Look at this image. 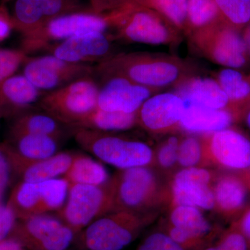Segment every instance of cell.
<instances>
[{"label":"cell","mask_w":250,"mask_h":250,"mask_svg":"<svg viewBox=\"0 0 250 250\" xmlns=\"http://www.w3.org/2000/svg\"><path fill=\"white\" fill-rule=\"evenodd\" d=\"M179 139L175 136L169 138L161 146L158 152V160L161 166L170 167L175 164L178 157Z\"/></svg>","instance_id":"obj_37"},{"label":"cell","mask_w":250,"mask_h":250,"mask_svg":"<svg viewBox=\"0 0 250 250\" xmlns=\"http://www.w3.org/2000/svg\"><path fill=\"white\" fill-rule=\"evenodd\" d=\"M113 40L106 32L93 31L49 46L45 49L57 58L75 63H100L113 56Z\"/></svg>","instance_id":"obj_15"},{"label":"cell","mask_w":250,"mask_h":250,"mask_svg":"<svg viewBox=\"0 0 250 250\" xmlns=\"http://www.w3.org/2000/svg\"><path fill=\"white\" fill-rule=\"evenodd\" d=\"M104 83L99 86L98 108L104 111L137 113L143 104L157 90L137 84L113 74H100Z\"/></svg>","instance_id":"obj_13"},{"label":"cell","mask_w":250,"mask_h":250,"mask_svg":"<svg viewBox=\"0 0 250 250\" xmlns=\"http://www.w3.org/2000/svg\"><path fill=\"white\" fill-rule=\"evenodd\" d=\"M202 156V146L195 137H187L179 143L177 161L184 167H191L198 164Z\"/></svg>","instance_id":"obj_34"},{"label":"cell","mask_w":250,"mask_h":250,"mask_svg":"<svg viewBox=\"0 0 250 250\" xmlns=\"http://www.w3.org/2000/svg\"><path fill=\"white\" fill-rule=\"evenodd\" d=\"M0 250H27L21 242L13 237L0 241Z\"/></svg>","instance_id":"obj_42"},{"label":"cell","mask_w":250,"mask_h":250,"mask_svg":"<svg viewBox=\"0 0 250 250\" xmlns=\"http://www.w3.org/2000/svg\"><path fill=\"white\" fill-rule=\"evenodd\" d=\"M177 93L186 104H194L211 109H225L229 100L216 80L208 77L187 79L177 85Z\"/></svg>","instance_id":"obj_22"},{"label":"cell","mask_w":250,"mask_h":250,"mask_svg":"<svg viewBox=\"0 0 250 250\" xmlns=\"http://www.w3.org/2000/svg\"><path fill=\"white\" fill-rule=\"evenodd\" d=\"M164 232L186 250H198L210 243L213 228L196 207L178 206Z\"/></svg>","instance_id":"obj_16"},{"label":"cell","mask_w":250,"mask_h":250,"mask_svg":"<svg viewBox=\"0 0 250 250\" xmlns=\"http://www.w3.org/2000/svg\"><path fill=\"white\" fill-rule=\"evenodd\" d=\"M243 36L246 42L248 54L250 56V26L246 28L244 35Z\"/></svg>","instance_id":"obj_44"},{"label":"cell","mask_w":250,"mask_h":250,"mask_svg":"<svg viewBox=\"0 0 250 250\" xmlns=\"http://www.w3.org/2000/svg\"><path fill=\"white\" fill-rule=\"evenodd\" d=\"M133 1H134V2L137 3V2H138V1H139V0H133Z\"/></svg>","instance_id":"obj_48"},{"label":"cell","mask_w":250,"mask_h":250,"mask_svg":"<svg viewBox=\"0 0 250 250\" xmlns=\"http://www.w3.org/2000/svg\"><path fill=\"white\" fill-rule=\"evenodd\" d=\"M3 147L9 159L13 174L17 176L20 182L38 183L63 177L71 166L75 154L57 152L54 155L39 161H27L18 157Z\"/></svg>","instance_id":"obj_19"},{"label":"cell","mask_w":250,"mask_h":250,"mask_svg":"<svg viewBox=\"0 0 250 250\" xmlns=\"http://www.w3.org/2000/svg\"><path fill=\"white\" fill-rule=\"evenodd\" d=\"M136 124L137 113L104 111L97 108L70 128L116 132L131 129Z\"/></svg>","instance_id":"obj_26"},{"label":"cell","mask_w":250,"mask_h":250,"mask_svg":"<svg viewBox=\"0 0 250 250\" xmlns=\"http://www.w3.org/2000/svg\"></svg>","instance_id":"obj_49"},{"label":"cell","mask_w":250,"mask_h":250,"mask_svg":"<svg viewBox=\"0 0 250 250\" xmlns=\"http://www.w3.org/2000/svg\"><path fill=\"white\" fill-rule=\"evenodd\" d=\"M220 18L229 25L241 29L250 22V0H215Z\"/></svg>","instance_id":"obj_32"},{"label":"cell","mask_w":250,"mask_h":250,"mask_svg":"<svg viewBox=\"0 0 250 250\" xmlns=\"http://www.w3.org/2000/svg\"><path fill=\"white\" fill-rule=\"evenodd\" d=\"M113 29L126 42L150 45H173L180 40L179 31L155 10L131 2L114 11Z\"/></svg>","instance_id":"obj_3"},{"label":"cell","mask_w":250,"mask_h":250,"mask_svg":"<svg viewBox=\"0 0 250 250\" xmlns=\"http://www.w3.org/2000/svg\"><path fill=\"white\" fill-rule=\"evenodd\" d=\"M137 3L155 10L179 31L186 33L188 0H139Z\"/></svg>","instance_id":"obj_31"},{"label":"cell","mask_w":250,"mask_h":250,"mask_svg":"<svg viewBox=\"0 0 250 250\" xmlns=\"http://www.w3.org/2000/svg\"><path fill=\"white\" fill-rule=\"evenodd\" d=\"M233 122V115L226 109H211L187 104L179 126L192 133H213L228 129Z\"/></svg>","instance_id":"obj_23"},{"label":"cell","mask_w":250,"mask_h":250,"mask_svg":"<svg viewBox=\"0 0 250 250\" xmlns=\"http://www.w3.org/2000/svg\"><path fill=\"white\" fill-rule=\"evenodd\" d=\"M213 194L215 201L222 209L233 211L246 201V189L239 179L229 176L219 180Z\"/></svg>","instance_id":"obj_29"},{"label":"cell","mask_w":250,"mask_h":250,"mask_svg":"<svg viewBox=\"0 0 250 250\" xmlns=\"http://www.w3.org/2000/svg\"><path fill=\"white\" fill-rule=\"evenodd\" d=\"M209 147L215 160L225 167L245 169L250 166V141L244 135L226 129L213 133Z\"/></svg>","instance_id":"obj_20"},{"label":"cell","mask_w":250,"mask_h":250,"mask_svg":"<svg viewBox=\"0 0 250 250\" xmlns=\"http://www.w3.org/2000/svg\"><path fill=\"white\" fill-rule=\"evenodd\" d=\"M208 171L188 167L176 174L172 184L174 201L179 206H191L209 210L215 205V197L208 184Z\"/></svg>","instance_id":"obj_18"},{"label":"cell","mask_w":250,"mask_h":250,"mask_svg":"<svg viewBox=\"0 0 250 250\" xmlns=\"http://www.w3.org/2000/svg\"><path fill=\"white\" fill-rule=\"evenodd\" d=\"M249 243L238 229L225 233L215 244L208 243L198 250H249Z\"/></svg>","instance_id":"obj_35"},{"label":"cell","mask_w":250,"mask_h":250,"mask_svg":"<svg viewBox=\"0 0 250 250\" xmlns=\"http://www.w3.org/2000/svg\"><path fill=\"white\" fill-rule=\"evenodd\" d=\"M12 173L11 165L2 143H0V204L2 203Z\"/></svg>","instance_id":"obj_39"},{"label":"cell","mask_w":250,"mask_h":250,"mask_svg":"<svg viewBox=\"0 0 250 250\" xmlns=\"http://www.w3.org/2000/svg\"><path fill=\"white\" fill-rule=\"evenodd\" d=\"M10 1H11V0H1V4H6V3L9 2Z\"/></svg>","instance_id":"obj_46"},{"label":"cell","mask_w":250,"mask_h":250,"mask_svg":"<svg viewBox=\"0 0 250 250\" xmlns=\"http://www.w3.org/2000/svg\"><path fill=\"white\" fill-rule=\"evenodd\" d=\"M83 11L78 0H16L11 18L14 29L22 36L58 16Z\"/></svg>","instance_id":"obj_14"},{"label":"cell","mask_w":250,"mask_h":250,"mask_svg":"<svg viewBox=\"0 0 250 250\" xmlns=\"http://www.w3.org/2000/svg\"><path fill=\"white\" fill-rule=\"evenodd\" d=\"M99 85L93 76L86 77L44 94L39 105L70 128L96 109Z\"/></svg>","instance_id":"obj_6"},{"label":"cell","mask_w":250,"mask_h":250,"mask_svg":"<svg viewBox=\"0 0 250 250\" xmlns=\"http://www.w3.org/2000/svg\"><path fill=\"white\" fill-rule=\"evenodd\" d=\"M216 80L230 103H241L250 98V81L236 69H223L218 72Z\"/></svg>","instance_id":"obj_30"},{"label":"cell","mask_w":250,"mask_h":250,"mask_svg":"<svg viewBox=\"0 0 250 250\" xmlns=\"http://www.w3.org/2000/svg\"><path fill=\"white\" fill-rule=\"evenodd\" d=\"M17 221L16 213L7 202L0 204V241L11 236Z\"/></svg>","instance_id":"obj_38"},{"label":"cell","mask_w":250,"mask_h":250,"mask_svg":"<svg viewBox=\"0 0 250 250\" xmlns=\"http://www.w3.org/2000/svg\"><path fill=\"white\" fill-rule=\"evenodd\" d=\"M238 29L220 21L190 34L192 45L210 62L230 68H240L248 62L244 38Z\"/></svg>","instance_id":"obj_7"},{"label":"cell","mask_w":250,"mask_h":250,"mask_svg":"<svg viewBox=\"0 0 250 250\" xmlns=\"http://www.w3.org/2000/svg\"><path fill=\"white\" fill-rule=\"evenodd\" d=\"M42 92L24 75H13L0 84V109L4 116H16L39 103Z\"/></svg>","instance_id":"obj_21"},{"label":"cell","mask_w":250,"mask_h":250,"mask_svg":"<svg viewBox=\"0 0 250 250\" xmlns=\"http://www.w3.org/2000/svg\"><path fill=\"white\" fill-rule=\"evenodd\" d=\"M14 29L11 15L9 14L6 4H0V42L7 39Z\"/></svg>","instance_id":"obj_41"},{"label":"cell","mask_w":250,"mask_h":250,"mask_svg":"<svg viewBox=\"0 0 250 250\" xmlns=\"http://www.w3.org/2000/svg\"><path fill=\"white\" fill-rule=\"evenodd\" d=\"M64 179L71 184L103 186L108 182V174L103 164L89 156L75 154L70 168Z\"/></svg>","instance_id":"obj_27"},{"label":"cell","mask_w":250,"mask_h":250,"mask_svg":"<svg viewBox=\"0 0 250 250\" xmlns=\"http://www.w3.org/2000/svg\"><path fill=\"white\" fill-rule=\"evenodd\" d=\"M190 65L167 54L131 52L121 53L99 63L95 72L113 74L129 79L137 84L159 90L179 85L191 77Z\"/></svg>","instance_id":"obj_1"},{"label":"cell","mask_w":250,"mask_h":250,"mask_svg":"<svg viewBox=\"0 0 250 250\" xmlns=\"http://www.w3.org/2000/svg\"><path fill=\"white\" fill-rule=\"evenodd\" d=\"M29 58L22 49H0V84L9 77Z\"/></svg>","instance_id":"obj_33"},{"label":"cell","mask_w":250,"mask_h":250,"mask_svg":"<svg viewBox=\"0 0 250 250\" xmlns=\"http://www.w3.org/2000/svg\"><path fill=\"white\" fill-rule=\"evenodd\" d=\"M238 229L246 237L249 245L250 244V210L245 215L242 220Z\"/></svg>","instance_id":"obj_43"},{"label":"cell","mask_w":250,"mask_h":250,"mask_svg":"<svg viewBox=\"0 0 250 250\" xmlns=\"http://www.w3.org/2000/svg\"><path fill=\"white\" fill-rule=\"evenodd\" d=\"M113 27V14H98L92 11L62 15L35 31L22 36L21 49L29 54L45 50L49 46L85 33L106 32Z\"/></svg>","instance_id":"obj_4"},{"label":"cell","mask_w":250,"mask_h":250,"mask_svg":"<svg viewBox=\"0 0 250 250\" xmlns=\"http://www.w3.org/2000/svg\"><path fill=\"white\" fill-rule=\"evenodd\" d=\"M61 139L39 134H19L9 136L3 143L14 155L27 161H39L57 154Z\"/></svg>","instance_id":"obj_24"},{"label":"cell","mask_w":250,"mask_h":250,"mask_svg":"<svg viewBox=\"0 0 250 250\" xmlns=\"http://www.w3.org/2000/svg\"><path fill=\"white\" fill-rule=\"evenodd\" d=\"M90 9L98 14H106L134 2L133 0H89Z\"/></svg>","instance_id":"obj_40"},{"label":"cell","mask_w":250,"mask_h":250,"mask_svg":"<svg viewBox=\"0 0 250 250\" xmlns=\"http://www.w3.org/2000/svg\"><path fill=\"white\" fill-rule=\"evenodd\" d=\"M76 236L60 219L47 213L18 220L11 237L27 250H67Z\"/></svg>","instance_id":"obj_10"},{"label":"cell","mask_w":250,"mask_h":250,"mask_svg":"<svg viewBox=\"0 0 250 250\" xmlns=\"http://www.w3.org/2000/svg\"><path fill=\"white\" fill-rule=\"evenodd\" d=\"M247 124H248L250 129V111L248 112V116H247Z\"/></svg>","instance_id":"obj_45"},{"label":"cell","mask_w":250,"mask_h":250,"mask_svg":"<svg viewBox=\"0 0 250 250\" xmlns=\"http://www.w3.org/2000/svg\"><path fill=\"white\" fill-rule=\"evenodd\" d=\"M77 144L100 160L121 170L144 167L150 164L153 152L142 141L81 128H70Z\"/></svg>","instance_id":"obj_2"},{"label":"cell","mask_w":250,"mask_h":250,"mask_svg":"<svg viewBox=\"0 0 250 250\" xmlns=\"http://www.w3.org/2000/svg\"><path fill=\"white\" fill-rule=\"evenodd\" d=\"M108 211H113V200L107 184H71L65 204L57 211V218L77 235Z\"/></svg>","instance_id":"obj_8"},{"label":"cell","mask_w":250,"mask_h":250,"mask_svg":"<svg viewBox=\"0 0 250 250\" xmlns=\"http://www.w3.org/2000/svg\"><path fill=\"white\" fill-rule=\"evenodd\" d=\"M136 250H186L164 231L148 235Z\"/></svg>","instance_id":"obj_36"},{"label":"cell","mask_w":250,"mask_h":250,"mask_svg":"<svg viewBox=\"0 0 250 250\" xmlns=\"http://www.w3.org/2000/svg\"><path fill=\"white\" fill-rule=\"evenodd\" d=\"M187 104L177 93L155 94L137 112L138 124L149 132L168 131L180 124Z\"/></svg>","instance_id":"obj_17"},{"label":"cell","mask_w":250,"mask_h":250,"mask_svg":"<svg viewBox=\"0 0 250 250\" xmlns=\"http://www.w3.org/2000/svg\"><path fill=\"white\" fill-rule=\"evenodd\" d=\"M122 170L107 183L113 200V210L140 213L150 201L154 192V174L146 166Z\"/></svg>","instance_id":"obj_12"},{"label":"cell","mask_w":250,"mask_h":250,"mask_svg":"<svg viewBox=\"0 0 250 250\" xmlns=\"http://www.w3.org/2000/svg\"><path fill=\"white\" fill-rule=\"evenodd\" d=\"M94 220L77 235L84 250H122L136 239L147 223L140 213L116 210Z\"/></svg>","instance_id":"obj_5"},{"label":"cell","mask_w":250,"mask_h":250,"mask_svg":"<svg viewBox=\"0 0 250 250\" xmlns=\"http://www.w3.org/2000/svg\"><path fill=\"white\" fill-rule=\"evenodd\" d=\"M69 184L63 177L38 182H20L11 192L7 204L18 220L58 211L66 200Z\"/></svg>","instance_id":"obj_9"},{"label":"cell","mask_w":250,"mask_h":250,"mask_svg":"<svg viewBox=\"0 0 250 250\" xmlns=\"http://www.w3.org/2000/svg\"><path fill=\"white\" fill-rule=\"evenodd\" d=\"M4 113H2V111H1V110L0 109V121H1V118H4Z\"/></svg>","instance_id":"obj_47"},{"label":"cell","mask_w":250,"mask_h":250,"mask_svg":"<svg viewBox=\"0 0 250 250\" xmlns=\"http://www.w3.org/2000/svg\"><path fill=\"white\" fill-rule=\"evenodd\" d=\"M220 21L215 0H188L187 34L190 35Z\"/></svg>","instance_id":"obj_28"},{"label":"cell","mask_w":250,"mask_h":250,"mask_svg":"<svg viewBox=\"0 0 250 250\" xmlns=\"http://www.w3.org/2000/svg\"><path fill=\"white\" fill-rule=\"evenodd\" d=\"M69 128L44 111L34 108L14 116L10 126L9 136L19 134H39L62 139Z\"/></svg>","instance_id":"obj_25"},{"label":"cell","mask_w":250,"mask_h":250,"mask_svg":"<svg viewBox=\"0 0 250 250\" xmlns=\"http://www.w3.org/2000/svg\"><path fill=\"white\" fill-rule=\"evenodd\" d=\"M24 66L23 75L42 92L52 91L95 74V67L90 64L66 62L52 54L29 57Z\"/></svg>","instance_id":"obj_11"}]
</instances>
